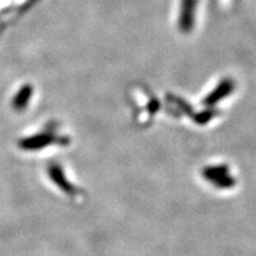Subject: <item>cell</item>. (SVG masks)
I'll return each mask as SVG.
<instances>
[{
	"instance_id": "6da1fadb",
	"label": "cell",
	"mask_w": 256,
	"mask_h": 256,
	"mask_svg": "<svg viewBox=\"0 0 256 256\" xmlns=\"http://www.w3.org/2000/svg\"><path fill=\"white\" fill-rule=\"evenodd\" d=\"M198 0H180L178 12V30L188 34L192 32L196 24V11Z\"/></svg>"
},
{
	"instance_id": "7a4b0ae2",
	"label": "cell",
	"mask_w": 256,
	"mask_h": 256,
	"mask_svg": "<svg viewBox=\"0 0 256 256\" xmlns=\"http://www.w3.org/2000/svg\"><path fill=\"white\" fill-rule=\"evenodd\" d=\"M54 142L52 136H48V134H40V136H34L30 138H25V139L19 142V147L26 151H34V150L43 148L44 146L50 145Z\"/></svg>"
},
{
	"instance_id": "3957f363",
	"label": "cell",
	"mask_w": 256,
	"mask_h": 256,
	"mask_svg": "<svg viewBox=\"0 0 256 256\" xmlns=\"http://www.w3.org/2000/svg\"><path fill=\"white\" fill-rule=\"evenodd\" d=\"M31 88L30 87H24L20 92H18L17 96L14 100V108L16 110H23L28 106V102L31 98Z\"/></svg>"
}]
</instances>
